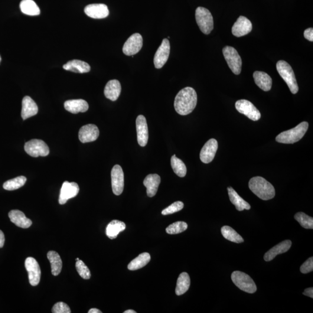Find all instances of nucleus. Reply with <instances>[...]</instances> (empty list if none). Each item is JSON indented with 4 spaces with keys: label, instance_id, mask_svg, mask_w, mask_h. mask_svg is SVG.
I'll use <instances>...</instances> for the list:
<instances>
[{
    "label": "nucleus",
    "instance_id": "20",
    "mask_svg": "<svg viewBox=\"0 0 313 313\" xmlns=\"http://www.w3.org/2000/svg\"><path fill=\"white\" fill-rule=\"evenodd\" d=\"M38 108L36 103L30 96H26L22 100L21 116L26 120L37 115Z\"/></svg>",
    "mask_w": 313,
    "mask_h": 313
},
{
    "label": "nucleus",
    "instance_id": "1",
    "mask_svg": "<svg viewBox=\"0 0 313 313\" xmlns=\"http://www.w3.org/2000/svg\"><path fill=\"white\" fill-rule=\"evenodd\" d=\"M197 103V94L191 87H186L182 89L176 96L174 107L179 115L187 116L190 114Z\"/></svg>",
    "mask_w": 313,
    "mask_h": 313
},
{
    "label": "nucleus",
    "instance_id": "26",
    "mask_svg": "<svg viewBox=\"0 0 313 313\" xmlns=\"http://www.w3.org/2000/svg\"><path fill=\"white\" fill-rule=\"evenodd\" d=\"M255 83L261 90L264 91H269L272 87V79L268 74L263 71H255L253 73Z\"/></svg>",
    "mask_w": 313,
    "mask_h": 313
},
{
    "label": "nucleus",
    "instance_id": "22",
    "mask_svg": "<svg viewBox=\"0 0 313 313\" xmlns=\"http://www.w3.org/2000/svg\"><path fill=\"white\" fill-rule=\"evenodd\" d=\"M8 216L13 223L23 229H28L31 226L32 221L21 211L12 210L9 212Z\"/></svg>",
    "mask_w": 313,
    "mask_h": 313
},
{
    "label": "nucleus",
    "instance_id": "33",
    "mask_svg": "<svg viewBox=\"0 0 313 313\" xmlns=\"http://www.w3.org/2000/svg\"><path fill=\"white\" fill-rule=\"evenodd\" d=\"M151 257L148 252H144L136 257L135 259L132 260L128 265V269L129 270H136L142 268L149 263L151 261Z\"/></svg>",
    "mask_w": 313,
    "mask_h": 313
},
{
    "label": "nucleus",
    "instance_id": "44",
    "mask_svg": "<svg viewBox=\"0 0 313 313\" xmlns=\"http://www.w3.org/2000/svg\"><path fill=\"white\" fill-rule=\"evenodd\" d=\"M303 294L308 296L310 298H313V288L312 287L306 289L305 291L303 292Z\"/></svg>",
    "mask_w": 313,
    "mask_h": 313
},
{
    "label": "nucleus",
    "instance_id": "19",
    "mask_svg": "<svg viewBox=\"0 0 313 313\" xmlns=\"http://www.w3.org/2000/svg\"><path fill=\"white\" fill-rule=\"evenodd\" d=\"M84 12L89 17L93 19H103L109 15L108 7L103 4H93L87 5Z\"/></svg>",
    "mask_w": 313,
    "mask_h": 313
},
{
    "label": "nucleus",
    "instance_id": "3",
    "mask_svg": "<svg viewBox=\"0 0 313 313\" xmlns=\"http://www.w3.org/2000/svg\"><path fill=\"white\" fill-rule=\"evenodd\" d=\"M309 128L308 122H302L295 128L282 132L276 137L277 142L283 144H293L301 140Z\"/></svg>",
    "mask_w": 313,
    "mask_h": 313
},
{
    "label": "nucleus",
    "instance_id": "16",
    "mask_svg": "<svg viewBox=\"0 0 313 313\" xmlns=\"http://www.w3.org/2000/svg\"><path fill=\"white\" fill-rule=\"evenodd\" d=\"M218 149V143L216 139H211L205 143L202 148L200 157L201 161L205 164L213 161Z\"/></svg>",
    "mask_w": 313,
    "mask_h": 313
},
{
    "label": "nucleus",
    "instance_id": "39",
    "mask_svg": "<svg viewBox=\"0 0 313 313\" xmlns=\"http://www.w3.org/2000/svg\"><path fill=\"white\" fill-rule=\"evenodd\" d=\"M76 267L77 272L83 279L89 280L91 278V275L89 267L82 260L76 261Z\"/></svg>",
    "mask_w": 313,
    "mask_h": 313
},
{
    "label": "nucleus",
    "instance_id": "9",
    "mask_svg": "<svg viewBox=\"0 0 313 313\" xmlns=\"http://www.w3.org/2000/svg\"><path fill=\"white\" fill-rule=\"evenodd\" d=\"M236 108L238 112L246 116L251 120L255 122L260 119L261 115L259 111L249 100L241 99L237 101Z\"/></svg>",
    "mask_w": 313,
    "mask_h": 313
},
{
    "label": "nucleus",
    "instance_id": "7",
    "mask_svg": "<svg viewBox=\"0 0 313 313\" xmlns=\"http://www.w3.org/2000/svg\"><path fill=\"white\" fill-rule=\"evenodd\" d=\"M222 52L225 60L232 72L236 75L240 74L242 67V60L236 49L226 46L223 48Z\"/></svg>",
    "mask_w": 313,
    "mask_h": 313
},
{
    "label": "nucleus",
    "instance_id": "11",
    "mask_svg": "<svg viewBox=\"0 0 313 313\" xmlns=\"http://www.w3.org/2000/svg\"><path fill=\"white\" fill-rule=\"evenodd\" d=\"M111 177L113 193L116 195L122 194L125 187V175L121 166H114L111 172Z\"/></svg>",
    "mask_w": 313,
    "mask_h": 313
},
{
    "label": "nucleus",
    "instance_id": "36",
    "mask_svg": "<svg viewBox=\"0 0 313 313\" xmlns=\"http://www.w3.org/2000/svg\"><path fill=\"white\" fill-rule=\"evenodd\" d=\"M27 181V179L24 176L16 177L5 182L3 185V188L6 190L12 191L24 187Z\"/></svg>",
    "mask_w": 313,
    "mask_h": 313
},
{
    "label": "nucleus",
    "instance_id": "12",
    "mask_svg": "<svg viewBox=\"0 0 313 313\" xmlns=\"http://www.w3.org/2000/svg\"><path fill=\"white\" fill-rule=\"evenodd\" d=\"M143 47V38L139 33H135L128 38L123 48L124 54L127 56H133L138 53Z\"/></svg>",
    "mask_w": 313,
    "mask_h": 313
},
{
    "label": "nucleus",
    "instance_id": "37",
    "mask_svg": "<svg viewBox=\"0 0 313 313\" xmlns=\"http://www.w3.org/2000/svg\"><path fill=\"white\" fill-rule=\"evenodd\" d=\"M295 219L301 226L306 229H313V218L303 213H298L295 215Z\"/></svg>",
    "mask_w": 313,
    "mask_h": 313
},
{
    "label": "nucleus",
    "instance_id": "10",
    "mask_svg": "<svg viewBox=\"0 0 313 313\" xmlns=\"http://www.w3.org/2000/svg\"><path fill=\"white\" fill-rule=\"evenodd\" d=\"M25 267L28 273L29 282L32 286H37L41 279V269L37 260L33 257H28L25 260Z\"/></svg>",
    "mask_w": 313,
    "mask_h": 313
},
{
    "label": "nucleus",
    "instance_id": "43",
    "mask_svg": "<svg viewBox=\"0 0 313 313\" xmlns=\"http://www.w3.org/2000/svg\"><path fill=\"white\" fill-rule=\"evenodd\" d=\"M304 37L310 41H313V29L309 28L304 31Z\"/></svg>",
    "mask_w": 313,
    "mask_h": 313
},
{
    "label": "nucleus",
    "instance_id": "8",
    "mask_svg": "<svg viewBox=\"0 0 313 313\" xmlns=\"http://www.w3.org/2000/svg\"><path fill=\"white\" fill-rule=\"evenodd\" d=\"M25 151L32 157L45 156L50 154V149L43 141L40 139H32L26 142Z\"/></svg>",
    "mask_w": 313,
    "mask_h": 313
},
{
    "label": "nucleus",
    "instance_id": "42",
    "mask_svg": "<svg viewBox=\"0 0 313 313\" xmlns=\"http://www.w3.org/2000/svg\"><path fill=\"white\" fill-rule=\"evenodd\" d=\"M301 273L307 274L313 272V257H310L306 262L303 264L300 268Z\"/></svg>",
    "mask_w": 313,
    "mask_h": 313
},
{
    "label": "nucleus",
    "instance_id": "49",
    "mask_svg": "<svg viewBox=\"0 0 313 313\" xmlns=\"http://www.w3.org/2000/svg\"><path fill=\"white\" fill-rule=\"evenodd\" d=\"M76 260V261H78V260H79L80 259H79V258H77Z\"/></svg>",
    "mask_w": 313,
    "mask_h": 313
},
{
    "label": "nucleus",
    "instance_id": "40",
    "mask_svg": "<svg viewBox=\"0 0 313 313\" xmlns=\"http://www.w3.org/2000/svg\"><path fill=\"white\" fill-rule=\"evenodd\" d=\"M184 207V204L181 201H177L173 203L167 208L164 209L162 211V214L163 215H167L180 211Z\"/></svg>",
    "mask_w": 313,
    "mask_h": 313
},
{
    "label": "nucleus",
    "instance_id": "27",
    "mask_svg": "<svg viewBox=\"0 0 313 313\" xmlns=\"http://www.w3.org/2000/svg\"><path fill=\"white\" fill-rule=\"evenodd\" d=\"M63 68L64 70L72 71V72L78 73H89L91 70V66L85 62L80 60H73L64 65Z\"/></svg>",
    "mask_w": 313,
    "mask_h": 313
},
{
    "label": "nucleus",
    "instance_id": "13",
    "mask_svg": "<svg viewBox=\"0 0 313 313\" xmlns=\"http://www.w3.org/2000/svg\"><path fill=\"white\" fill-rule=\"evenodd\" d=\"M170 53V43L167 38L162 40V43L156 51L154 58V64L156 68H161L167 63Z\"/></svg>",
    "mask_w": 313,
    "mask_h": 313
},
{
    "label": "nucleus",
    "instance_id": "24",
    "mask_svg": "<svg viewBox=\"0 0 313 313\" xmlns=\"http://www.w3.org/2000/svg\"><path fill=\"white\" fill-rule=\"evenodd\" d=\"M161 178L157 174H150L145 178L143 184L147 188V194L149 197H154L157 192Z\"/></svg>",
    "mask_w": 313,
    "mask_h": 313
},
{
    "label": "nucleus",
    "instance_id": "34",
    "mask_svg": "<svg viewBox=\"0 0 313 313\" xmlns=\"http://www.w3.org/2000/svg\"><path fill=\"white\" fill-rule=\"evenodd\" d=\"M221 233L224 239L231 241V242L241 243L244 241L243 238L232 227L230 226H224L221 227Z\"/></svg>",
    "mask_w": 313,
    "mask_h": 313
},
{
    "label": "nucleus",
    "instance_id": "18",
    "mask_svg": "<svg viewBox=\"0 0 313 313\" xmlns=\"http://www.w3.org/2000/svg\"><path fill=\"white\" fill-rule=\"evenodd\" d=\"M99 130L94 125H87L81 127L78 133L80 141L83 143L95 141L98 138Z\"/></svg>",
    "mask_w": 313,
    "mask_h": 313
},
{
    "label": "nucleus",
    "instance_id": "48",
    "mask_svg": "<svg viewBox=\"0 0 313 313\" xmlns=\"http://www.w3.org/2000/svg\"><path fill=\"white\" fill-rule=\"evenodd\" d=\"M1 56H0V63H1Z\"/></svg>",
    "mask_w": 313,
    "mask_h": 313
},
{
    "label": "nucleus",
    "instance_id": "35",
    "mask_svg": "<svg viewBox=\"0 0 313 313\" xmlns=\"http://www.w3.org/2000/svg\"><path fill=\"white\" fill-rule=\"evenodd\" d=\"M171 164L173 171L179 177H185L187 173V168L185 163L181 159H179L174 155L171 159Z\"/></svg>",
    "mask_w": 313,
    "mask_h": 313
},
{
    "label": "nucleus",
    "instance_id": "15",
    "mask_svg": "<svg viewBox=\"0 0 313 313\" xmlns=\"http://www.w3.org/2000/svg\"><path fill=\"white\" fill-rule=\"evenodd\" d=\"M252 23L245 16H240L233 26L231 31L237 37L244 36L252 31Z\"/></svg>",
    "mask_w": 313,
    "mask_h": 313
},
{
    "label": "nucleus",
    "instance_id": "30",
    "mask_svg": "<svg viewBox=\"0 0 313 313\" xmlns=\"http://www.w3.org/2000/svg\"><path fill=\"white\" fill-rule=\"evenodd\" d=\"M47 257L50 261L52 275L57 276L61 273L63 269V261L59 254L54 250L49 251Z\"/></svg>",
    "mask_w": 313,
    "mask_h": 313
},
{
    "label": "nucleus",
    "instance_id": "29",
    "mask_svg": "<svg viewBox=\"0 0 313 313\" xmlns=\"http://www.w3.org/2000/svg\"><path fill=\"white\" fill-rule=\"evenodd\" d=\"M125 228L126 225L123 221L114 220L107 225L106 234L110 239H115L120 232L125 230Z\"/></svg>",
    "mask_w": 313,
    "mask_h": 313
},
{
    "label": "nucleus",
    "instance_id": "45",
    "mask_svg": "<svg viewBox=\"0 0 313 313\" xmlns=\"http://www.w3.org/2000/svg\"><path fill=\"white\" fill-rule=\"evenodd\" d=\"M5 243V236L1 230H0V249L4 247Z\"/></svg>",
    "mask_w": 313,
    "mask_h": 313
},
{
    "label": "nucleus",
    "instance_id": "25",
    "mask_svg": "<svg viewBox=\"0 0 313 313\" xmlns=\"http://www.w3.org/2000/svg\"><path fill=\"white\" fill-rule=\"evenodd\" d=\"M122 91V86L120 81L113 80L109 81L104 88V94L106 97L112 101H116L119 98Z\"/></svg>",
    "mask_w": 313,
    "mask_h": 313
},
{
    "label": "nucleus",
    "instance_id": "32",
    "mask_svg": "<svg viewBox=\"0 0 313 313\" xmlns=\"http://www.w3.org/2000/svg\"><path fill=\"white\" fill-rule=\"evenodd\" d=\"M22 13L29 16H37L40 14V9L33 0H22L20 3Z\"/></svg>",
    "mask_w": 313,
    "mask_h": 313
},
{
    "label": "nucleus",
    "instance_id": "4",
    "mask_svg": "<svg viewBox=\"0 0 313 313\" xmlns=\"http://www.w3.org/2000/svg\"><path fill=\"white\" fill-rule=\"evenodd\" d=\"M276 67L277 71L285 81L292 94H297L299 91L298 85L291 66L286 62L280 61L277 63Z\"/></svg>",
    "mask_w": 313,
    "mask_h": 313
},
{
    "label": "nucleus",
    "instance_id": "17",
    "mask_svg": "<svg viewBox=\"0 0 313 313\" xmlns=\"http://www.w3.org/2000/svg\"><path fill=\"white\" fill-rule=\"evenodd\" d=\"M137 130V139L139 145L145 147L148 142L149 131L148 124L145 116L140 115L137 117L136 121Z\"/></svg>",
    "mask_w": 313,
    "mask_h": 313
},
{
    "label": "nucleus",
    "instance_id": "23",
    "mask_svg": "<svg viewBox=\"0 0 313 313\" xmlns=\"http://www.w3.org/2000/svg\"><path fill=\"white\" fill-rule=\"evenodd\" d=\"M64 106L67 112L73 114L86 112L89 109V103L83 99L67 100L64 102Z\"/></svg>",
    "mask_w": 313,
    "mask_h": 313
},
{
    "label": "nucleus",
    "instance_id": "6",
    "mask_svg": "<svg viewBox=\"0 0 313 313\" xmlns=\"http://www.w3.org/2000/svg\"><path fill=\"white\" fill-rule=\"evenodd\" d=\"M231 280L238 288L244 292L253 293L256 291L257 287L255 282L246 273L235 271L231 274Z\"/></svg>",
    "mask_w": 313,
    "mask_h": 313
},
{
    "label": "nucleus",
    "instance_id": "21",
    "mask_svg": "<svg viewBox=\"0 0 313 313\" xmlns=\"http://www.w3.org/2000/svg\"><path fill=\"white\" fill-rule=\"evenodd\" d=\"M292 246L291 241L285 240L282 241V243L277 244V246L272 248L264 255V259L266 262H269L275 257L279 255V254L283 253L286 252L290 249H291Z\"/></svg>",
    "mask_w": 313,
    "mask_h": 313
},
{
    "label": "nucleus",
    "instance_id": "47",
    "mask_svg": "<svg viewBox=\"0 0 313 313\" xmlns=\"http://www.w3.org/2000/svg\"><path fill=\"white\" fill-rule=\"evenodd\" d=\"M125 313H136V312L134 311H133V310H128V311H126L125 312H124Z\"/></svg>",
    "mask_w": 313,
    "mask_h": 313
},
{
    "label": "nucleus",
    "instance_id": "38",
    "mask_svg": "<svg viewBox=\"0 0 313 313\" xmlns=\"http://www.w3.org/2000/svg\"><path fill=\"white\" fill-rule=\"evenodd\" d=\"M188 227V224L184 221H177L169 225L166 229V232L169 234H177L187 230Z\"/></svg>",
    "mask_w": 313,
    "mask_h": 313
},
{
    "label": "nucleus",
    "instance_id": "28",
    "mask_svg": "<svg viewBox=\"0 0 313 313\" xmlns=\"http://www.w3.org/2000/svg\"><path fill=\"white\" fill-rule=\"evenodd\" d=\"M228 193L230 200L236 207V210L239 211H242L244 210H249L250 209V205L249 203L241 198L236 191L231 187L227 188Z\"/></svg>",
    "mask_w": 313,
    "mask_h": 313
},
{
    "label": "nucleus",
    "instance_id": "46",
    "mask_svg": "<svg viewBox=\"0 0 313 313\" xmlns=\"http://www.w3.org/2000/svg\"><path fill=\"white\" fill-rule=\"evenodd\" d=\"M102 312L99 311V309L95 308L91 309L90 310L89 313H102Z\"/></svg>",
    "mask_w": 313,
    "mask_h": 313
},
{
    "label": "nucleus",
    "instance_id": "31",
    "mask_svg": "<svg viewBox=\"0 0 313 313\" xmlns=\"http://www.w3.org/2000/svg\"><path fill=\"white\" fill-rule=\"evenodd\" d=\"M190 286V279L187 273H182L179 275L175 292L178 296L184 294L187 292Z\"/></svg>",
    "mask_w": 313,
    "mask_h": 313
},
{
    "label": "nucleus",
    "instance_id": "41",
    "mask_svg": "<svg viewBox=\"0 0 313 313\" xmlns=\"http://www.w3.org/2000/svg\"><path fill=\"white\" fill-rule=\"evenodd\" d=\"M53 313H70L71 310L66 303L60 302L55 304L52 309Z\"/></svg>",
    "mask_w": 313,
    "mask_h": 313
},
{
    "label": "nucleus",
    "instance_id": "5",
    "mask_svg": "<svg viewBox=\"0 0 313 313\" xmlns=\"http://www.w3.org/2000/svg\"><path fill=\"white\" fill-rule=\"evenodd\" d=\"M195 19L199 28L204 34L211 33L214 29V19L208 9L199 6L195 11Z\"/></svg>",
    "mask_w": 313,
    "mask_h": 313
},
{
    "label": "nucleus",
    "instance_id": "14",
    "mask_svg": "<svg viewBox=\"0 0 313 313\" xmlns=\"http://www.w3.org/2000/svg\"><path fill=\"white\" fill-rule=\"evenodd\" d=\"M80 188L76 183L65 181L62 187L59 203L63 205L70 198L77 196Z\"/></svg>",
    "mask_w": 313,
    "mask_h": 313
},
{
    "label": "nucleus",
    "instance_id": "2",
    "mask_svg": "<svg viewBox=\"0 0 313 313\" xmlns=\"http://www.w3.org/2000/svg\"><path fill=\"white\" fill-rule=\"evenodd\" d=\"M249 188L256 196L263 200H271L275 196V188L262 177H256L250 179Z\"/></svg>",
    "mask_w": 313,
    "mask_h": 313
}]
</instances>
